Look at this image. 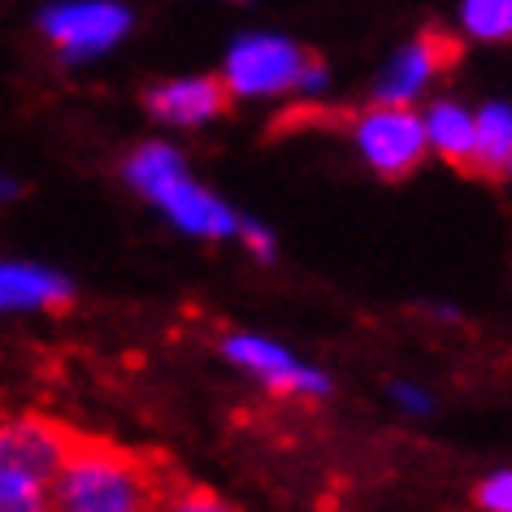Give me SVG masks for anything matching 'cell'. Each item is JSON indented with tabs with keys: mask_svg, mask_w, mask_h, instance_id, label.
<instances>
[{
	"mask_svg": "<svg viewBox=\"0 0 512 512\" xmlns=\"http://www.w3.org/2000/svg\"><path fill=\"white\" fill-rule=\"evenodd\" d=\"M161 478L131 447L70 434L48 482V512H157Z\"/></svg>",
	"mask_w": 512,
	"mask_h": 512,
	"instance_id": "6da1fadb",
	"label": "cell"
},
{
	"mask_svg": "<svg viewBox=\"0 0 512 512\" xmlns=\"http://www.w3.org/2000/svg\"><path fill=\"white\" fill-rule=\"evenodd\" d=\"M122 178L144 204H152L178 235L200 243H226L239 230V209L191 174L187 152L170 139H144L126 152Z\"/></svg>",
	"mask_w": 512,
	"mask_h": 512,
	"instance_id": "7a4b0ae2",
	"label": "cell"
},
{
	"mask_svg": "<svg viewBox=\"0 0 512 512\" xmlns=\"http://www.w3.org/2000/svg\"><path fill=\"white\" fill-rule=\"evenodd\" d=\"M217 79L230 100L265 105L287 96H322L330 70L283 31H243L230 40Z\"/></svg>",
	"mask_w": 512,
	"mask_h": 512,
	"instance_id": "3957f363",
	"label": "cell"
},
{
	"mask_svg": "<svg viewBox=\"0 0 512 512\" xmlns=\"http://www.w3.org/2000/svg\"><path fill=\"white\" fill-rule=\"evenodd\" d=\"M70 434L44 413L0 417V512H48V482Z\"/></svg>",
	"mask_w": 512,
	"mask_h": 512,
	"instance_id": "277c9868",
	"label": "cell"
},
{
	"mask_svg": "<svg viewBox=\"0 0 512 512\" xmlns=\"http://www.w3.org/2000/svg\"><path fill=\"white\" fill-rule=\"evenodd\" d=\"M222 356L230 369H239L243 378H252L278 400H326L335 387L326 369L309 365L291 343L261 335V330H230L222 339Z\"/></svg>",
	"mask_w": 512,
	"mask_h": 512,
	"instance_id": "5b68a950",
	"label": "cell"
},
{
	"mask_svg": "<svg viewBox=\"0 0 512 512\" xmlns=\"http://www.w3.org/2000/svg\"><path fill=\"white\" fill-rule=\"evenodd\" d=\"M348 139H352V152L365 161V170L387 178V183L417 174L421 161L430 157L417 105H382V100H369L361 113H352Z\"/></svg>",
	"mask_w": 512,
	"mask_h": 512,
	"instance_id": "8992f818",
	"label": "cell"
},
{
	"mask_svg": "<svg viewBox=\"0 0 512 512\" xmlns=\"http://www.w3.org/2000/svg\"><path fill=\"white\" fill-rule=\"evenodd\" d=\"M135 27V14L122 0H53L40 14V35L57 48L66 66H87L109 57Z\"/></svg>",
	"mask_w": 512,
	"mask_h": 512,
	"instance_id": "52a82bcc",
	"label": "cell"
},
{
	"mask_svg": "<svg viewBox=\"0 0 512 512\" xmlns=\"http://www.w3.org/2000/svg\"><path fill=\"white\" fill-rule=\"evenodd\" d=\"M456 57H460V44L447 31H421L387 57L369 100H382V105H421L434 92V83L456 66Z\"/></svg>",
	"mask_w": 512,
	"mask_h": 512,
	"instance_id": "ba28073f",
	"label": "cell"
},
{
	"mask_svg": "<svg viewBox=\"0 0 512 512\" xmlns=\"http://www.w3.org/2000/svg\"><path fill=\"white\" fill-rule=\"evenodd\" d=\"M230 96L217 74H174L144 92L148 118L165 126V131H200V126L217 122L226 113Z\"/></svg>",
	"mask_w": 512,
	"mask_h": 512,
	"instance_id": "9c48e42d",
	"label": "cell"
},
{
	"mask_svg": "<svg viewBox=\"0 0 512 512\" xmlns=\"http://www.w3.org/2000/svg\"><path fill=\"white\" fill-rule=\"evenodd\" d=\"M70 300H74V283L57 265L0 256V317L57 313V309H66Z\"/></svg>",
	"mask_w": 512,
	"mask_h": 512,
	"instance_id": "30bf717a",
	"label": "cell"
},
{
	"mask_svg": "<svg viewBox=\"0 0 512 512\" xmlns=\"http://www.w3.org/2000/svg\"><path fill=\"white\" fill-rule=\"evenodd\" d=\"M421 113V135H426V152L447 165H469L473 157V109L465 100L452 96H426Z\"/></svg>",
	"mask_w": 512,
	"mask_h": 512,
	"instance_id": "8fae6325",
	"label": "cell"
},
{
	"mask_svg": "<svg viewBox=\"0 0 512 512\" xmlns=\"http://www.w3.org/2000/svg\"><path fill=\"white\" fill-rule=\"evenodd\" d=\"M469 170L486 178H508L512 170V105L508 100H486L473 109V157Z\"/></svg>",
	"mask_w": 512,
	"mask_h": 512,
	"instance_id": "7c38bea8",
	"label": "cell"
},
{
	"mask_svg": "<svg viewBox=\"0 0 512 512\" xmlns=\"http://www.w3.org/2000/svg\"><path fill=\"white\" fill-rule=\"evenodd\" d=\"M460 31L478 44H504L512 35V0H460Z\"/></svg>",
	"mask_w": 512,
	"mask_h": 512,
	"instance_id": "4fadbf2b",
	"label": "cell"
},
{
	"mask_svg": "<svg viewBox=\"0 0 512 512\" xmlns=\"http://www.w3.org/2000/svg\"><path fill=\"white\" fill-rule=\"evenodd\" d=\"M157 512H243L239 504H230L226 495L209 491V486H174L157 499Z\"/></svg>",
	"mask_w": 512,
	"mask_h": 512,
	"instance_id": "5bb4252c",
	"label": "cell"
},
{
	"mask_svg": "<svg viewBox=\"0 0 512 512\" xmlns=\"http://www.w3.org/2000/svg\"><path fill=\"white\" fill-rule=\"evenodd\" d=\"M473 504L478 512H512V469H491L473 482Z\"/></svg>",
	"mask_w": 512,
	"mask_h": 512,
	"instance_id": "9a60e30c",
	"label": "cell"
},
{
	"mask_svg": "<svg viewBox=\"0 0 512 512\" xmlns=\"http://www.w3.org/2000/svg\"><path fill=\"white\" fill-rule=\"evenodd\" d=\"M387 395H391L395 413H404V417H430L434 413L430 387H421V382H413V378H395Z\"/></svg>",
	"mask_w": 512,
	"mask_h": 512,
	"instance_id": "2e32d148",
	"label": "cell"
},
{
	"mask_svg": "<svg viewBox=\"0 0 512 512\" xmlns=\"http://www.w3.org/2000/svg\"><path fill=\"white\" fill-rule=\"evenodd\" d=\"M235 239H239L243 248H248V256H256L261 265H270L274 256H278V239H274V230H270V226H261V222H252V217H239Z\"/></svg>",
	"mask_w": 512,
	"mask_h": 512,
	"instance_id": "e0dca14e",
	"label": "cell"
},
{
	"mask_svg": "<svg viewBox=\"0 0 512 512\" xmlns=\"http://www.w3.org/2000/svg\"><path fill=\"white\" fill-rule=\"evenodd\" d=\"M18 196H22V183H18L14 174H5V170H0V204L18 200Z\"/></svg>",
	"mask_w": 512,
	"mask_h": 512,
	"instance_id": "ac0fdd59",
	"label": "cell"
}]
</instances>
